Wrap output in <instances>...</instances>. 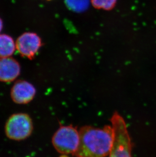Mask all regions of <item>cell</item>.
I'll return each mask as SVG.
<instances>
[{
	"label": "cell",
	"mask_w": 156,
	"mask_h": 157,
	"mask_svg": "<svg viewBox=\"0 0 156 157\" xmlns=\"http://www.w3.org/2000/svg\"><path fill=\"white\" fill-rule=\"evenodd\" d=\"M79 145L75 157H106L111 151L115 140L113 127L102 128L85 126L79 131Z\"/></svg>",
	"instance_id": "obj_1"
},
{
	"label": "cell",
	"mask_w": 156,
	"mask_h": 157,
	"mask_svg": "<svg viewBox=\"0 0 156 157\" xmlns=\"http://www.w3.org/2000/svg\"><path fill=\"white\" fill-rule=\"evenodd\" d=\"M16 48L12 37L6 34L0 35V58L10 57Z\"/></svg>",
	"instance_id": "obj_8"
},
{
	"label": "cell",
	"mask_w": 156,
	"mask_h": 157,
	"mask_svg": "<svg viewBox=\"0 0 156 157\" xmlns=\"http://www.w3.org/2000/svg\"><path fill=\"white\" fill-rule=\"evenodd\" d=\"M90 0H65V4L69 10L81 13L87 10Z\"/></svg>",
	"instance_id": "obj_9"
},
{
	"label": "cell",
	"mask_w": 156,
	"mask_h": 157,
	"mask_svg": "<svg viewBox=\"0 0 156 157\" xmlns=\"http://www.w3.org/2000/svg\"><path fill=\"white\" fill-rule=\"evenodd\" d=\"M34 130L32 119L28 114L17 113L8 118L5 126L6 136L10 140L21 141L32 135Z\"/></svg>",
	"instance_id": "obj_3"
},
{
	"label": "cell",
	"mask_w": 156,
	"mask_h": 157,
	"mask_svg": "<svg viewBox=\"0 0 156 157\" xmlns=\"http://www.w3.org/2000/svg\"><path fill=\"white\" fill-rule=\"evenodd\" d=\"M61 157H67V156H66V155H65V154H64V155H63V156H61Z\"/></svg>",
	"instance_id": "obj_12"
},
{
	"label": "cell",
	"mask_w": 156,
	"mask_h": 157,
	"mask_svg": "<svg viewBox=\"0 0 156 157\" xmlns=\"http://www.w3.org/2000/svg\"><path fill=\"white\" fill-rule=\"evenodd\" d=\"M42 45L41 39L35 33L27 32L18 38L16 48L22 56L32 59Z\"/></svg>",
	"instance_id": "obj_5"
},
{
	"label": "cell",
	"mask_w": 156,
	"mask_h": 157,
	"mask_svg": "<svg viewBox=\"0 0 156 157\" xmlns=\"http://www.w3.org/2000/svg\"><path fill=\"white\" fill-rule=\"evenodd\" d=\"M47 1H51V0H47Z\"/></svg>",
	"instance_id": "obj_13"
},
{
	"label": "cell",
	"mask_w": 156,
	"mask_h": 157,
	"mask_svg": "<svg viewBox=\"0 0 156 157\" xmlns=\"http://www.w3.org/2000/svg\"><path fill=\"white\" fill-rule=\"evenodd\" d=\"M3 21L2 20L1 18H0V32H1L2 29H3Z\"/></svg>",
	"instance_id": "obj_11"
},
{
	"label": "cell",
	"mask_w": 156,
	"mask_h": 157,
	"mask_svg": "<svg viewBox=\"0 0 156 157\" xmlns=\"http://www.w3.org/2000/svg\"><path fill=\"white\" fill-rule=\"evenodd\" d=\"M52 142L58 153L74 155L79 145V132L72 126H61L54 134Z\"/></svg>",
	"instance_id": "obj_4"
},
{
	"label": "cell",
	"mask_w": 156,
	"mask_h": 157,
	"mask_svg": "<svg viewBox=\"0 0 156 157\" xmlns=\"http://www.w3.org/2000/svg\"><path fill=\"white\" fill-rule=\"evenodd\" d=\"M36 89L29 82L19 80L15 82L10 91L11 98L16 104H26L35 97Z\"/></svg>",
	"instance_id": "obj_6"
},
{
	"label": "cell",
	"mask_w": 156,
	"mask_h": 157,
	"mask_svg": "<svg viewBox=\"0 0 156 157\" xmlns=\"http://www.w3.org/2000/svg\"><path fill=\"white\" fill-rule=\"evenodd\" d=\"M110 122L115 132V140L109 157H132V144L124 119L116 112Z\"/></svg>",
	"instance_id": "obj_2"
},
{
	"label": "cell",
	"mask_w": 156,
	"mask_h": 157,
	"mask_svg": "<svg viewBox=\"0 0 156 157\" xmlns=\"http://www.w3.org/2000/svg\"><path fill=\"white\" fill-rule=\"evenodd\" d=\"M93 7L104 10H112L116 5L117 0H90Z\"/></svg>",
	"instance_id": "obj_10"
},
{
	"label": "cell",
	"mask_w": 156,
	"mask_h": 157,
	"mask_svg": "<svg viewBox=\"0 0 156 157\" xmlns=\"http://www.w3.org/2000/svg\"><path fill=\"white\" fill-rule=\"evenodd\" d=\"M20 66L16 59L11 57L0 58V82H13L20 75Z\"/></svg>",
	"instance_id": "obj_7"
}]
</instances>
